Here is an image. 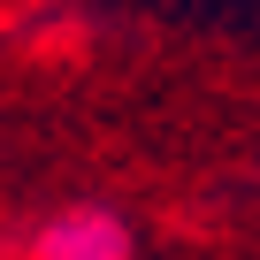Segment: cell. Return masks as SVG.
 <instances>
[{
  "label": "cell",
  "instance_id": "cell-1",
  "mask_svg": "<svg viewBox=\"0 0 260 260\" xmlns=\"http://www.w3.org/2000/svg\"><path fill=\"white\" fill-rule=\"evenodd\" d=\"M31 260H130V230L107 207H69L31 237Z\"/></svg>",
  "mask_w": 260,
  "mask_h": 260
}]
</instances>
